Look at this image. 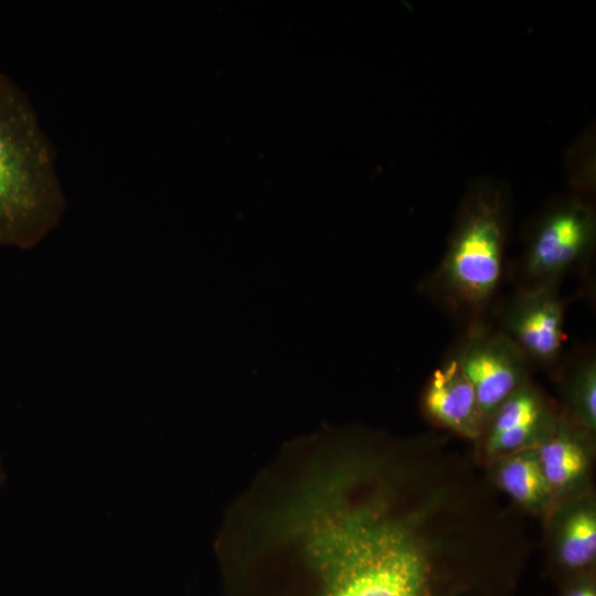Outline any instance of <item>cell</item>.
<instances>
[{
  "mask_svg": "<svg viewBox=\"0 0 596 596\" xmlns=\"http://www.w3.org/2000/svg\"><path fill=\"white\" fill-rule=\"evenodd\" d=\"M343 475L309 485L287 518L320 596H435L428 546L405 520L352 503Z\"/></svg>",
  "mask_w": 596,
  "mask_h": 596,
  "instance_id": "cell-1",
  "label": "cell"
},
{
  "mask_svg": "<svg viewBox=\"0 0 596 596\" xmlns=\"http://www.w3.org/2000/svg\"><path fill=\"white\" fill-rule=\"evenodd\" d=\"M65 209L54 146L29 96L0 72V247L35 246Z\"/></svg>",
  "mask_w": 596,
  "mask_h": 596,
  "instance_id": "cell-2",
  "label": "cell"
},
{
  "mask_svg": "<svg viewBox=\"0 0 596 596\" xmlns=\"http://www.w3.org/2000/svg\"><path fill=\"white\" fill-rule=\"evenodd\" d=\"M504 242L499 200L475 198L464 210L428 289L449 310L470 317L471 322L480 320L502 279Z\"/></svg>",
  "mask_w": 596,
  "mask_h": 596,
  "instance_id": "cell-3",
  "label": "cell"
},
{
  "mask_svg": "<svg viewBox=\"0 0 596 596\" xmlns=\"http://www.w3.org/2000/svg\"><path fill=\"white\" fill-rule=\"evenodd\" d=\"M456 352L485 421L526 383L530 362L500 329L480 320L470 323Z\"/></svg>",
  "mask_w": 596,
  "mask_h": 596,
  "instance_id": "cell-4",
  "label": "cell"
},
{
  "mask_svg": "<svg viewBox=\"0 0 596 596\" xmlns=\"http://www.w3.org/2000/svg\"><path fill=\"white\" fill-rule=\"evenodd\" d=\"M594 228L590 211L579 204L565 205L549 214L525 253L523 288L557 287L590 252Z\"/></svg>",
  "mask_w": 596,
  "mask_h": 596,
  "instance_id": "cell-5",
  "label": "cell"
},
{
  "mask_svg": "<svg viewBox=\"0 0 596 596\" xmlns=\"http://www.w3.org/2000/svg\"><path fill=\"white\" fill-rule=\"evenodd\" d=\"M557 288H521L503 308L499 329L530 363L550 365L563 352L565 302Z\"/></svg>",
  "mask_w": 596,
  "mask_h": 596,
  "instance_id": "cell-6",
  "label": "cell"
},
{
  "mask_svg": "<svg viewBox=\"0 0 596 596\" xmlns=\"http://www.w3.org/2000/svg\"><path fill=\"white\" fill-rule=\"evenodd\" d=\"M423 403L435 421L468 436L478 435L485 423L457 352L433 372Z\"/></svg>",
  "mask_w": 596,
  "mask_h": 596,
  "instance_id": "cell-7",
  "label": "cell"
},
{
  "mask_svg": "<svg viewBox=\"0 0 596 596\" xmlns=\"http://www.w3.org/2000/svg\"><path fill=\"white\" fill-rule=\"evenodd\" d=\"M487 445L490 451L517 449L542 429L549 413L538 392L524 383L492 414Z\"/></svg>",
  "mask_w": 596,
  "mask_h": 596,
  "instance_id": "cell-8",
  "label": "cell"
},
{
  "mask_svg": "<svg viewBox=\"0 0 596 596\" xmlns=\"http://www.w3.org/2000/svg\"><path fill=\"white\" fill-rule=\"evenodd\" d=\"M539 451V462L547 483L563 487L575 480L586 467L584 448L560 428Z\"/></svg>",
  "mask_w": 596,
  "mask_h": 596,
  "instance_id": "cell-9",
  "label": "cell"
},
{
  "mask_svg": "<svg viewBox=\"0 0 596 596\" xmlns=\"http://www.w3.org/2000/svg\"><path fill=\"white\" fill-rule=\"evenodd\" d=\"M500 481L514 500L528 504L543 496L547 483L539 460L529 454L509 460L500 471Z\"/></svg>",
  "mask_w": 596,
  "mask_h": 596,
  "instance_id": "cell-10",
  "label": "cell"
},
{
  "mask_svg": "<svg viewBox=\"0 0 596 596\" xmlns=\"http://www.w3.org/2000/svg\"><path fill=\"white\" fill-rule=\"evenodd\" d=\"M596 554V519L590 512H578L570 518L561 543V557L565 564L579 567Z\"/></svg>",
  "mask_w": 596,
  "mask_h": 596,
  "instance_id": "cell-11",
  "label": "cell"
},
{
  "mask_svg": "<svg viewBox=\"0 0 596 596\" xmlns=\"http://www.w3.org/2000/svg\"><path fill=\"white\" fill-rule=\"evenodd\" d=\"M571 368L570 386L573 406L585 426L596 424V360L588 352L574 359Z\"/></svg>",
  "mask_w": 596,
  "mask_h": 596,
  "instance_id": "cell-12",
  "label": "cell"
},
{
  "mask_svg": "<svg viewBox=\"0 0 596 596\" xmlns=\"http://www.w3.org/2000/svg\"><path fill=\"white\" fill-rule=\"evenodd\" d=\"M570 596H596L595 592L588 588H582L574 593H572Z\"/></svg>",
  "mask_w": 596,
  "mask_h": 596,
  "instance_id": "cell-13",
  "label": "cell"
},
{
  "mask_svg": "<svg viewBox=\"0 0 596 596\" xmlns=\"http://www.w3.org/2000/svg\"><path fill=\"white\" fill-rule=\"evenodd\" d=\"M2 478H3V475H2L1 467H0V485H1V482H2Z\"/></svg>",
  "mask_w": 596,
  "mask_h": 596,
  "instance_id": "cell-14",
  "label": "cell"
}]
</instances>
